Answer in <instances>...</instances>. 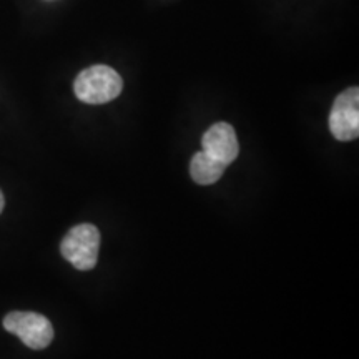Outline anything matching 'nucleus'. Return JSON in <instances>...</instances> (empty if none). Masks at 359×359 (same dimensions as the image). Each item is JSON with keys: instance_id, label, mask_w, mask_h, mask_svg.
Returning a JSON list of instances; mask_svg holds the SVG:
<instances>
[{"instance_id": "obj_5", "label": "nucleus", "mask_w": 359, "mask_h": 359, "mask_svg": "<svg viewBox=\"0 0 359 359\" xmlns=\"http://www.w3.org/2000/svg\"><path fill=\"white\" fill-rule=\"evenodd\" d=\"M201 147L206 155L222 161L226 167L233 163L240 154L235 128L226 122H218L206 130L201 138Z\"/></svg>"}, {"instance_id": "obj_6", "label": "nucleus", "mask_w": 359, "mask_h": 359, "mask_svg": "<svg viewBox=\"0 0 359 359\" xmlns=\"http://www.w3.org/2000/svg\"><path fill=\"white\" fill-rule=\"evenodd\" d=\"M224 170H226V165L206 155L203 150L193 155L190 161L191 180L198 185H213L223 177Z\"/></svg>"}, {"instance_id": "obj_3", "label": "nucleus", "mask_w": 359, "mask_h": 359, "mask_svg": "<svg viewBox=\"0 0 359 359\" xmlns=\"http://www.w3.org/2000/svg\"><path fill=\"white\" fill-rule=\"evenodd\" d=\"M4 327L15 334L27 348L45 349L53 339V326L43 314L34 311H12L4 318Z\"/></svg>"}, {"instance_id": "obj_1", "label": "nucleus", "mask_w": 359, "mask_h": 359, "mask_svg": "<svg viewBox=\"0 0 359 359\" xmlns=\"http://www.w3.org/2000/svg\"><path fill=\"white\" fill-rule=\"evenodd\" d=\"M123 80L111 67L93 65L82 70L74 82V92L80 102L102 105L115 100L122 93Z\"/></svg>"}, {"instance_id": "obj_2", "label": "nucleus", "mask_w": 359, "mask_h": 359, "mask_svg": "<svg viewBox=\"0 0 359 359\" xmlns=\"http://www.w3.org/2000/svg\"><path fill=\"white\" fill-rule=\"evenodd\" d=\"M98 250H100V231L92 223L74 226L60 243L62 257L80 271H88L97 266Z\"/></svg>"}, {"instance_id": "obj_7", "label": "nucleus", "mask_w": 359, "mask_h": 359, "mask_svg": "<svg viewBox=\"0 0 359 359\" xmlns=\"http://www.w3.org/2000/svg\"><path fill=\"white\" fill-rule=\"evenodd\" d=\"M4 206H6V198H4V193L0 191V213L4 212Z\"/></svg>"}, {"instance_id": "obj_4", "label": "nucleus", "mask_w": 359, "mask_h": 359, "mask_svg": "<svg viewBox=\"0 0 359 359\" xmlns=\"http://www.w3.org/2000/svg\"><path fill=\"white\" fill-rule=\"evenodd\" d=\"M330 130L339 142L359 137V88L351 87L336 97L330 114Z\"/></svg>"}]
</instances>
